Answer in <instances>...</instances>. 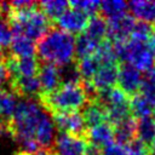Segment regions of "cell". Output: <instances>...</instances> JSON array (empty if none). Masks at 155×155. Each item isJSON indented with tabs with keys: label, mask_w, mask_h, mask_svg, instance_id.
Instances as JSON below:
<instances>
[{
	"label": "cell",
	"mask_w": 155,
	"mask_h": 155,
	"mask_svg": "<svg viewBox=\"0 0 155 155\" xmlns=\"http://www.w3.org/2000/svg\"><path fill=\"white\" fill-rule=\"evenodd\" d=\"M36 56L41 63H51L57 67L71 63L75 57V39L71 34L52 27L36 41Z\"/></svg>",
	"instance_id": "cell-1"
},
{
	"label": "cell",
	"mask_w": 155,
	"mask_h": 155,
	"mask_svg": "<svg viewBox=\"0 0 155 155\" xmlns=\"http://www.w3.org/2000/svg\"><path fill=\"white\" fill-rule=\"evenodd\" d=\"M36 101L45 113L50 115L56 113L79 111V109H82L88 103L82 81L80 84L61 85L50 93H40Z\"/></svg>",
	"instance_id": "cell-2"
},
{
	"label": "cell",
	"mask_w": 155,
	"mask_h": 155,
	"mask_svg": "<svg viewBox=\"0 0 155 155\" xmlns=\"http://www.w3.org/2000/svg\"><path fill=\"white\" fill-rule=\"evenodd\" d=\"M113 50L117 62L128 63L139 71H148L154 67V56L148 42L130 38L126 41L113 42Z\"/></svg>",
	"instance_id": "cell-3"
},
{
	"label": "cell",
	"mask_w": 155,
	"mask_h": 155,
	"mask_svg": "<svg viewBox=\"0 0 155 155\" xmlns=\"http://www.w3.org/2000/svg\"><path fill=\"white\" fill-rule=\"evenodd\" d=\"M87 144L85 136L58 132L54 138L52 150L56 155H85Z\"/></svg>",
	"instance_id": "cell-4"
},
{
	"label": "cell",
	"mask_w": 155,
	"mask_h": 155,
	"mask_svg": "<svg viewBox=\"0 0 155 155\" xmlns=\"http://www.w3.org/2000/svg\"><path fill=\"white\" fill-rule=\"evenodd\" d=\"M51 120L58 132L70 133L75 136H85L87 130L80 111L56 113L51 115Z\"/></svg>",
	"instance_id": "cell-5"
},
{
	"label": "cell",
	"mask_w": 155,
	"mask_h": 155,
	"mask_svg": "<svg viewBox=\"0 0 155 155\" xmlns=\"http://www.w3.org/2000/svg\"><path fill=\"white\" fill-rule=\"evenodd\" d=\"M143 84L142 73L128 63H122L119 67L117 74V85L119 88L130 98L140 92Z\"/></svg>",
	"instance_id": "cell-6"
},
{
	"label": "cell",
	"mask_w": 155,
	"mask_h": 155,
	"mask_svg": "<svg viewBox=\"0 0 155 155\" xmlns=\"http://www.w3.org/2000/svg\"><path fill=\"white\" fill-rule=\"evenodd\" d=\"M8 86L11 93L15 97L23 99H34L41 93V87L38 76L35 78H24V76H13L8 78Z\"/></svg>",
	"instance_id": "cell-7"
},
{
	"label": "cell",
	"mask_w": 155,
	"mask_h": 155,
	"mask_svg": "<svg viewBox=\"0 0 155 155\" xmlns=\"http://www.w3.org/2000/svg\"><path fill=\"white\" fill-rule=\"evenodd\" d=\"M88 23V16L79 10L68 8L61 17L54 22V27L69 33V34H81Z\"/></svg>",
	"instance_id": "cell-8"
},
{
	"label": "cell",
	"mask_w": 155,
	"mask_h": 155,
	"mask_svg": "<svg viewBox=\"0 0 155 155\" xmlns=\"http://www.w3.org/2000/svg\"><path fill=\"white\" fill-rule=\"evenodd\" d=\"M108 30H107V38L110 39L113 42L115 41H126L132 35L136 21L130 15H124L121 17H117L115 19L108 21Z\"/></svg>",
	"instance_id": "cell-9"
},
{
	"label": "cell",
	"mask_w": 155,
	"mask_h": 155,
	"mask_svg": "<svg viewBox=\"0 0 155 155\" xmlns=\"http://www.w3.org/2000/svg\"><path fill=\"white\" fill-rule=\"evenodd\" d=\"M54 125L51 120V117L42 111L38 125H36V130H35V139L39 143L41 149H52L53 148V143H54Z\"/></svg>",
	"instance_id": "cell-10"
},
{
	"label": "cell",
	"mask_w": 155,
	"mask_h": 155,
	"mask_svg": "<svg viewBox=\"0 0 155 155\" xmlns=\"http://www.w3.org/2000/svg\"><path fill=\"white\" fill-rule=\"evenodd\" d=\"M38 79L41 87V93H50L61 86L58 67L51 63H41Z\"/></svg>",
	"instance_id": "cell-11"
},
{
	"label": "cell",
	"mask_w": 155,
	"mask_h": 155,
	"mask_svg": "<svg viewBox=\"0 0 155 155\" xmlns=\"http://www.w3.org/2000/svg\"><path fill=\"white\" fill-rule=\"evenodd\" d=\"M85 137L90 144L98 148H104L114 140V128L109 122H103L96 127L86 130Z\"/></svg>",
	"instance_id": "cell-12"
},
{
	"label": "cell",
	"mask_w": 155,
	"mask_h": 155,
	"mask_svg": "<svg viewBox=\"0 0 155 155\" xmlns=\"http://www.w3.org/2000/svg\"><path fill=\"white\" fill-rule=\"evenodd\" d=\"M117 74H119V67L117 64H105L101 65L91 82L97 88V91L101 90H108L115 86L117 82Z\"/></svg>",
	"instance_id": "cell-13"
},
{
	"label": "cell",
	"mask_w": 155,
	"mask_h": 155,
	"mask_svg": "<svg viewBox=\"0 0 155 155\" xmlns=\"http://www.w3.org/2000/svg\"><path fill=\"white\" fill-rule=\"evenodd\" d=\"M127 7L133 18H138L140 22L155 25V1L133 0L127 4Z\"/></svg>",
	"instance_id": "cell-14"
},
{
	"label": "cell",
	"mask_w": 155,
	"mask_h": 155,
	"mask_svg": "<svg viewBox=\"0 0 155 155\" xmlns=\"http://www.w3.org/2000/svg\"><path fill=\"white\" fill-rule=\"evenodd\" d=\"M8 52L12 56H16L19 58L34 57L36 53V44L35 41L30 40L23 34L12 36V40L8 46Z\"/></svg>",
	"instance_id": "cell-15"
},
{
	"label": "cell",
	"mask_w": 155,
	"mask_h": 155,
	"mask_svg": "<svg viewBox=\"0 0 155 155\" xmlns=\"http://www.w3.org/2000/svg\"><path fill=\"white\" fill-rule=\"evenodd\" d=\"M80 113L82 115V119H84V122H85V126L87 130L96 127L103 122H107L105 109L97 102H88L81 109Z\"/></svg>",
	"instance_id": "cell-16"
},
{
	"label": "cell",
	"mask_w": 155,
	"mask_h": 155,
	"mask_svg": "<svg viewBox=\"0 0 155 155\" xmlns=\"http://www.w3.org/2000/svg\"><path fill=\"white\" fill-rule=\"evenodd\" d=\"M136 125L137 120L133 116H130L119 124L114 125V139L120 145H126L136 138Z\"/></svg>",
	"instance_id": "cell-17"
},
{
	"label": "cell",
	"mask_w": 155,
	"mask_h": 155,
	"mask_svg": "<svg viewBox=\"0 0 155 155\" xmlns=\"http://www.w3.org/2000/svg\"><path fill=\"white\" fill-rule=\"evenodd\" d=\"M107 30H108V23L105 21V18H103L99 13L98 15H94L92 16L90 19H88V23H87V27L85 29V34L94 40L96 42L101 44L102 41L105 40V36H107Z\"/></svg>",
	"instance_id": "cell-18"
},
{
	"label": "cell",
	"mask_w": 155,
	"mask_h": 155,
	"mask_svg": "<svg viewBox=\"0 0 155 155\" xmlns=\"http://www.w3.org/2000/svg\"><path fill=\"white\" fill-rule=\"evenodd\" d=\"M136 138L148 147H150L154 143V140H155V120L153 119V116L137 120Z\"/></svg>",
	"instance_id": "cell-19"
},
{
	"label": "cell",
	"mask_w": 155,
	"mask_h": 155,
	"mask_svg": "<svg viewBox=\"0 0 155 155\" xmlns=\"http://www.w3.org/2000/svg\"><path fill=\"white\" fill-rule=\"evenodd\" d=\"M127 2L120 0H107L99 5V15L108 21L115 19L127 13Z\"/></svg>",
	"instance_id": "cell-20"
},
{
	"label": "cell",
	"mask_w": 155,
	"mask_h": 155,
	"mask_svg": "<svg viewBox=\"0 0 155 155\" xmlns=\"http://www.w3.org/2000/svg\"><path fill=\"white\" fill-rule=\"evenodd\" d=\"M98 45V42L90 39L85 33L79 34L75 39V61H80L94 54Z\"/></svg>",
	"instance_id": "cell-21"
},
{
	"label": "cell",
	"mask_w": 155,
	"mask_h": 155,
	"mask_svg": "<svg viewBox=\"0 0 155 155\" xmlns=\"http://www.w3.org/2000/svg\"><path fill=\"white\" fill-rule=\"evenodd\" d=\"M75 62H76V67H78L79 75L81 78V81H91L96 75V73L98 71V69L101 68V63L94 54Z\"/></svg>",
	"instance_id": "cell-22"
},
{
	"label": "cell",
	"mask_w": 155,
	"mask_h": 155,
	"mask_svg": "<svg viewBox=\"0 0 155 155\" xmlns=\"http://www.w3.org/2000/svg\"><path fill=\"white\" fill-rule=\"evenodd\" d=\"M130 107H131V114L134 119L153 116L154 107L148 102V99L142 93H138L131 98Z\"/></svg>",
	"instance_id": "cell-23"
},
{
	"label": "cell",
	"mask_w": 155,
	"mask_h": 155,
	"mask_svg": "<svg viewBox=\"0 0 155 155\" xmlns=\"http://www.w3.org/2000/svg\"><path fill=\"white\" fill-rule=\"evenodd\" d=\"M39 8L54 24L56 19L58 17H61L69 8V4H68V1H63V0H57V1H41V2H39Z\"/></svg>",
	"instance_id": "cell-24"
},
{
	"label": "cell",
	"mask_w": 155,
	"mask_h": 155,
	"mask_svg": "<svg viewBox=\"0 0 155 155\" xmlns=\"http://www.w3.org/2000/svg\"><path fill=\"white\" fill-rule=\"evenodd\" d=\"M16 107H17L16 97L11 92L1 88L0 90V116L2 117V121H6L12 117Z\"/></svg>",
	"instance_id": "cell-25"
},
{
	"label": "cell",
	"mask_w": 155,
	"mask_h": 155,
	"mask_svg": "<svg viewBox=\"0 0 155 155\" xmlns=\"http://www.w3.org/2000/svg\"><path fill=\"white\" fill-rule=\"evenodd\" d=\"M139 93H142L155 109V67L148 70L145 76L143 78V84Z\"/></svg>",
	"instance_id": "cell-26"
},
{
	"label": "cell",
	"mask_w": 155,
	"mask_h": 155,
	"mask_svg": "<svg viewBox=\"0 0 155 155\" xmlns=\"http://www.w3.org/2000/svg\"><path fill=\"white\" fill-rule=\"evenodd\" d=\"M155 33V27L151 24H148L145 22H136L133 33L131 35L132 39L139 40V41H144L148 42V40L150 39V36Z\"/></svg>",
	"instance_id": "cell-27"
},
{
	"label": "cell",
	"mask_w": 155,
	"mask_h": 155,
	"mask_svg": "<svg viewBox=\"0 0 155 155\" xmlns=\"http://www.w3.org/2000/svg\"><path fill=\"white\" fill-rule=\"evenodd\" d=\"M69 7L79 10L87 16L92 17L94 15H98L99 12V1H69Z\"/></svg>",
	"instance_id": "cell-28"
},
{
	"label": "cell",
	"mask_w": 155,
	"mask_h": 155,
	"mask_svg": "<svg viewBox=\"0 0 155 155\" xmlns=\"http://www.w3.org/2000/svg\"><path fill=\"white\" fill-rule=\"evenodd\" d=\"M125 151L126 155H150L149 147L142 143L140 140H138L137 138H134L128 144H126Z\"/></svg>",
	"instance_id": "cell-29"
},
{
	"label": "cell",
	"mask_w": 155,
	"mask_h": 155,
	"mask_svg": "<svg viewBox=\"0 0 155 155\" xmlns=\"http://www.w3.org/2000/svg\"><path fill=\"white\" fill-rule=\"evenodd\" d=\"M12 40V34L8 29V25L7 23L0 18V48L1 50H8V46H10V42Z\"/></svg>",
	"instance_id": "cell-30"
},
{
	"label": "cell",
	"mask_w": 155,
	"mask_h": 155,
	"mask_svg": "<svg viewBox=\"0 0 155 155\" xmlns=\"http://www.w3.org/2000/svg\"><path fill=\"white\" fill-rule=\"evenodd\" d=\"M101 155H126L125 148L117 143H110L109 145L102 148Z\"/></svg>",
	"instance_id": "cell-31"
},
{
	"label": "cell",
	"mask_w": 155,
	"mask_h": 155,
	"mask_svg": "<svg viewBox=\"0 0 155 155\" xmlns=\"http://www.w3.org/2000/svg\"><path fill=\"white\" fill-rule=\"evenodd\" d=\"M5 52V51H4ZM4 54V53H2ZM8 82V71L6 69V65H5V62H4V58L2 56L0 57V90L2 88V86Z\"/></svg>",
	"instance_id": "cell-32"
},
{
	"label": "cell",
	"mask_w": 155,
	"mask_h": 155,
	"mask_svg": "<svg viewBox=\"0 0 155 155\" xmlns=\"http://www.w3.org/2000/svg\"><path fill=\"white\" fill-rule=\"evenodd\" d=\"M148 45H149V48L154 56V61H155V33L150 36V39L148 40Z\"/></svg>",
	"instance_id": "cell-33"
},
{
	"label": "cell",
	"mask_w": 155,
	"mask_h": 155,
	"mask_svg": "<svg viewBox=\"0 0 155 155\" xmlns=\"http://www.w3.org/2000/svg\"><path fill=\"white\" fill-rule=\"evenodd\" d=\"M35 155H56L52 149H40Z\"/></svg>",
	"instance_id": "cell-34"
},
{
	"label": "cell",
	"mask_w": 155,
	"mask_h": 155,
	"mask_svg": "<svg viewBox=\"0 0 155 155\" xmlns=\"http://www.w3.org/2000/svg\"><path fill=\"white\" fill-rule=\"evenodd\" d=\"M149 153H150V155H155V140H154V143L149 147Z\"/></svg>",
	"instance_id": "cell-35"
},
{
	"label": "cell",
	"mask_w": 155,
	"mask_h": 155,
	"mask_svg": "<svg viewBox=\"0 0 155 155\" xmlns=\"http://www.w3.org/2000/svg\"><path fill=\"white\" fill-rule=\"evenodd\" d=\"M16 155H31V154H28V153H24V151H19V153H17Z\"/></svg>",
	"instance_id": "cell-36"
},
{
	"label": "cell",
	"mask_w": 155,
	"mask_h": 155,
	"mask_svg": "<svg viewBox=\"0 0 155 155\" xmlns=\"http://www.w3.org/2000/svg\"><path fill=\"white\" fill-rule=\"evenodd\" d=\"M153 119L155 120V109H154V111H153Z\"/></svg>",
	"instance_id": "cell-37"
}]
</instances>
